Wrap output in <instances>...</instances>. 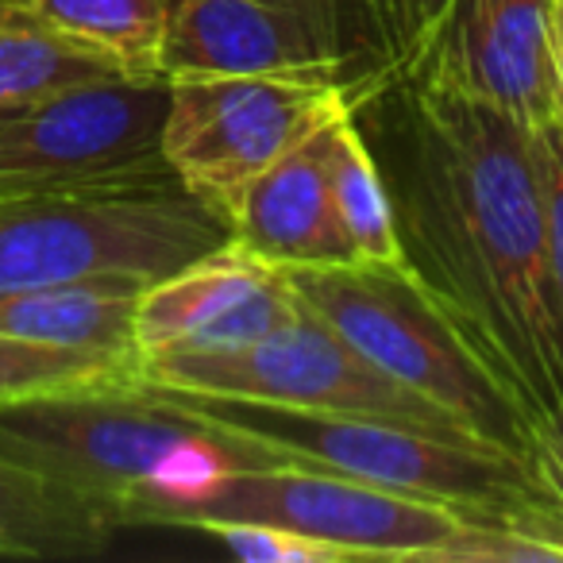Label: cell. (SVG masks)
Listing matches in <instances>:
<instances>
[{
    "instance_id": "cell-1",
    "label": "cell",
    "mask_w": 563,
    "mask_h": 563,
    "mask_svg": "<svg viewBox=\"0 0 563 563\" xmlns=\"http://www.w3.org/2000/svg\"><path fill=\"white\" fill-rule=\"evenodd\" d=\"M390 189L401 263L552 437L563 344L544 278L532 128L409 78L355 104Z\"/></svg>"
},
{
    "instance_id": "cell-2",
    "label": "cell",
    "mask_w": 563,
    "mask_h": 563,
    "mask_svg": "<svg viewBox=\"0 0 563 563\" xmlns=\"http://www.w3.org/2000/svg\"><path fill=\"white\" fill-rule=\"evenodd\" d=\"M147 386L209 421L212 429L232 432L251 452L271 455L274 463H298L378 490L437 501L471 521H514L537 514L563 517L555 494L529 463L475 440L440 437L360 413L294 409L278 401L228 398L163 383Z\"/></svg>"
},
{
    "instance_id": "cell-3",
    "label": "cell",
    "mask_w": 563,
    "mask_h": 563,
    "mask_svg": "<svg viewBox=\"0 0 563 563\" xmlns=\"http://www.w3.org/2000/svg\"><path fill=\"white\" fill-rule=\"evenodd\" d=\"M0 455L135 529L147 498L220 467L274 463L140 378L0 401Z\"/></svg>"
},
{
    "instance_id": "cell-4",
    "label": "cell",
    "mask_w": 563,
    "mask_h": 563,
    "mask_svg": "<svg viewBox=\"0 0 563 563\" xmlns=\"http://www.w3.org/2000/svg\"><path fill=\"white\" fill-rule=\"evenodd\" d=\"M286 278L309 313L336 329L401 390L455 417L486 448L517 455L540 475V424L440 313L406 263L298 266Z\"/></svg>"
},
{
    "instance_id": "cell-5",
    "label": "cell",
    "mask_w": 563,
    "mask_h": 563,
    "mask_svg": "<svg viewBox=\"0 0 563 563\" xmlns=\"http://www.w3.org/2000/svg\"><path fill=\"white\" fill-rule=\"evenodd\" d=\"M232 240L174 170L0 197V294L97 278L158 282Z\"/></svg>"
},
{
    "instance_id": "cell-6",
    "label": "cell",
    "mask_w": 563,
    "mask_h": 563,
    "mask_svg": "<svg viewBox=\"0 0 563 563\" xmlns=\"http://www.w3.org/2000/svg\"><path fill=\"white\" fill-rule=\"evenodd\" d=\"M212 521H251L321 540L347 560H424L471 517L409 494L378 490L298 463L220 467L194 483L147 498L135 529H201Z\"/></svg>"
},
{
    "instance_id": "cell-7",
    "label": "cell",
    "mask_w": 563,
    "mask_h": 563,
    "mask_svg": "<svg viewBox=\"0 0 563 563\" xmlns=\"http://www.w3.org/2000/svg\"><path fill=\"white\" fill-rule=\"evenodd\" d=\"M352 109L344 86L271 74L174 78L163 158L174 178L228 220L232 201L301 140Z\"/></svg>"
},
{
    "instance_id": "cell-8",
    "label": "cell",
    "mask_w": 563,
    "mask_h": 563,
    "mask_svg": "<svg viewBox=\"0 0 563 563\" xmlns=\"http://www.w3.org/2000/svg\"><path fill=\"white\" fill-rule=\"evenodd\" d=\"M135 378L228 398L278 401L294 409H324V413H360L378 421L429 429L440 437L475 440L455 417L432 409L417 394L401 390L375 363H367L336 329L309 313L306 306L266 332L255 344L220 355H174L135 367ZM483 444V440H475Z\"/></svg>"
},
{
    "instance_id": "cell-9",
    "label": "cell",
    "mask_w": 563,
    "mask_h": 563,
    "mask_svg": "<svg viewBox=\"0 0 563 563\" xmlns=\"http://www.w3.org/2000/svg\"><path fill=\"white\" fill-rule=\"evenodd\" d=\"M166 78H89L20 104L0 124V197L166 174Z\"/></svg>"
},
{
    "instance_id": "cell-10",
    "label": "cell",
    "mask_w": 563,
    "mask_h": 563,
    "mask_svg": "<svg viewBox=\"0 0 563 563\" xmlns=\"http://www.w3.org/2000/svg\"><path fill=\"white\" fill-rule=\"evenodd\" d=\"M166 81L209 74H271L344 86L363 74L347 0H170L163 63Z\"/></svg>"
},
{
    "instance_id": "cell-11",
    "label": "cell",
    "mask_w": 563,
    "mask_h": 563,
    "mask_svg": "<svg viewBox=\"0 0 563 563\" xmlns=\"http://www.w3.org/2000/svg\"><path fill=\"white\" fill-rule=\"evenodd\" d=\"M301 309L286 271L235 240L143 286L135 301V360L220 355L255 344Z\"/></svg>"
},
{
    "instance_id": "cell-12",
    "label": "cell",
    "mask_w": 563,
    "mask_h": 563,
    "mask_svg": "<svg viewBox=\"0 0 563 563\" xmlns=\"http://www.w3.org/2000/svg\"><path fill=\"white\" fill-rule=\"evenodd\" d=\"M548 4L552 0H455L417 78L471 97L525 128L563 117Z\"/></svg>"
},
{
    "instance_id": "cell-13",
    "label": "cell",
    "mask_w": 563,
    "mask_h": 563,
    "mask_svg": "<svg viewBox=\"0 0 563 563\" xmlns=\"http://www.w3.org/2000/svg\"><path fill=\"white\" fill-rule=\"evenodd\" d=\"M228 228L240 247L282 271L355 263L329 189V124L266 166L235 197Z\"/></svg>"
},
{
    "instance_id": "cell-14",
    "label": "cell",
    "mask_w": 563,
    "mask_h": 563,
    "mask_svg": "<svg viewBox=\"0 0 563 563\" xmlns=\"http://www.w3.org/2000/svg\"><path fill=\"white\" fill-rule=\"evenodd\" d=\"M151 282L97 278L0 294V336L63 352L135 360V301Z\"/></svg>"
},
{
    "instance_id": "cell-15",
    "label": "cell",
    "mask_w": 563,
    "mask_h": 563,
    "mask_svg": "<svg viewBox=\"0 0 563 563\" xmlns=\"http://www.w3.org/2000/svg\"><path fill=\"white\" fill-rule=\"evenodd\" d=\"M117 532L120 525L101 506L0 455V555L89 560Z\"/></svg>"
},
{
    "instance_id": "cell-16",
    "label": "cell",
    "mask_w": 563,
    "mask_h": 563,
    "mask_svg": "<svg viewBox=\"0 0 563 563\" xmlns=\"http://www.w3.org/2000/svg\"><path fill=\"white\" fill-rule=\"evenodd\" d=\"M70 47L128 78H163V32L170 0H12Z\"/></svg>"
},
{
    "instance_id": "cell-17",
    "label": "cell",
    "mask_w": 563,
    "mask_h": 563,
    "mask_svg": "<svg viewBox=\"0 0 563 563\" xmlns=\"http://www.w3.org/2000/svg\"><path fill=\"white\" fill-rule=\"evenodd\" d=\"M455 0H347L363 74L352 109L424 70Z\"/></svg>"
},
{
    "instance_id": "cell-18",
    "label": "cell",
    "mask_w": 563,
    "mask_h": 563,
    "mask_svg": "<svg viewBox=\"0 0 563 563\" xmlns=\"http://www.w3.org/2000/svg\"><path fill=\"white\" fill-rule=\"evenodd\" d=\"M329 189L355 263H401L390 189L355 124V112L329 124Z\"/></svg>"
},
{
    "instance_id": "cell-19",
    "label": "cell",
    "mask_w": 563,
    "mask_h": 563,
    "mask_svg": "<svg viewBox=\"0 0 563 563\" xmlns=\"http://www.w3.org/2000/svg\"><path fill=\"white\" fill-rule=\"evenodd\" d=\"M109 74L120 70L51 35L12 0H0V109H16L55 89Z\"/></svg>"
},
{
    "instance_id": "cell-20",
    "label": "cell",
    "mask_w": 563,
    "mask_h": 563,
    "mask_svg": "<svg viewBox=\"0 0 563 563\" xmlns=\"http://www.w3.org/2000/svg\"><path fill=\"white\" fill-rule=\"evenodd\" d=\"M132 375L135 363L128 360L93 352H63V347H40L0 336V401L51 390H78V386L117 383V378Z\"/></svg>"
},
{
    "instance_id": "cell-21",
    "label": "cell",
    "mask_w": 563,
    "mask_h": 563,
    "mask_svg": "<svg viewBox=\"0 0 563 563\" xmlns=\"http://www.w3.org/2000/svg\"><path fill=\"white\" fill-rule=\"evenodd\" d=\"M532 163H537L540 217H544L548 301H552L555 332L563 344V117L532 128Z\"/></svg>"
},
{
    "instance_id": "cell-22",
    "label": "cell",
    "mask_w": 563,
    "mask_h": 563,
    "mask_svg": "<svg viewBox=\"0 0 563 563\" xmlns=\"http://www.w3.org/2000/svg\"><path fill=\"white\" fill-rule=\"evenodd\" d=\"M194 532L217 540L224 552H232L235 560H243V563H352L340 548L298 537V532L274 529V525L212 521Z\"/></svg>"
},
{
    "instance_id": "cell-23",
    "label": "cell",
    "mask_w": 563,
    "mask_h": 563,
    "mask_svg": "<svg viewBox=\"0 0 563 563\" xmlns=\"http://www.w3.org/2000/svg\"><path fill=\"white\" fill-rule=\"evenodd\" d=\"M540 478H544L548 490L555 494V501H560V509H563V421H560V429H555L552 437H548V444H544Z\"/></svg>"
},
{
    "instance_id": "cell-24",
    "label": "cell",
    "mask_w": 563,
    "mask_h": 563,
    "mask_svg": "<svg viewBox=\"0 0 563 563\" xmlns=\"http://www.w3.org/2000/svg\"><path fill=\"white\" fill-rule=\"evenodd\" d=\"M548 40H552V70H555V86L563 97V0L548 4Z\"/></svg>"
},
{
    "instance_id": "cell-25",
    "label": "cell",
    "mask_w": 563,
    "mask_h": 563,
    "mask_svg": "<svg viewBox=\"0 0 563 563\" xmlns=\"http://www.w3.org/2000/svg\"><path fill=\"white\" fill-rule=\"evenodd\" d=\"M16 109H20V104H16ZM16 109H0V124H4V120H9V117H12V112H16Z\"/></svg>"
}]
</instances>
